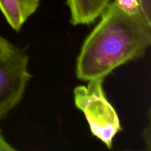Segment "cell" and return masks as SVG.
Returning <instances> with one entry per match:
<instances>
[{
	"instance_id": "obj_7",
	"label": "cell",
	"mask_w": 151,
	"mask_h": 151,
	"mask_svg": "<svg viewBox=\"0 0 151 151\" xmlns=\"http://www.w3.org/2000/svg\"><path fill=\"white\" fill-rule=\"evenodd\" d=\"M140 7L146 19L151 22V0H140Z\"/></svg>"
},
{
	"instance_id": "obj_3",
	"label": "cell",
	"mask_w": 151,
	"mask_h": 151,
	"mask_svg": "<svg viewBox=\"0 0 151 151\" xmlns=\"http://www.w3.org/2000/svg\"><path fill=\"white\" fill-rule=\"evenodd\" d=\"M29 58L24 50L13 44L0 57V120L22 100L31 75Z\"/></svg>"
},
{
	"instance_id": "obj_1",
	"label": "cell",
	"mask_w": 151,
	"mask_h": 151,
	"mask_svg": "<svg viewBox=\"0 0 151 151\" xmlns=\"http://www.w3.org/2000/svg\"><path fill=\"white\" fill-rule=\"evenodd\" d=\"M100 17L77 58L75 74L83 81L104 79L119 66L142 57L151 44V22L142 11L127 14L114 0Z\"/></svg>"
},
{
	"instance_id": "obj_6",
	"label": "cell",
	"mask_w": 151,
	"mask_h": 151,
	"mask_svg": "<svg viewBox=\"0 0 151 151\" xmlns=\"http://www.w3.org/2000/svg\"><path fill=\"white\" fill-rule=\"evenodd\" d=\"M119 8L129 15H134L142 11L140 0H114Z\"/></svg>"
},
{
	"instance_id": "obj_4",
	"label": "cell",
	"mask_w": 151,
	"mask_h": 151,
	"mask_svg": "<svg viewBox=\"0 0 151 151\" xmlns=\"http://www.w3.org/2000/svg\"><path fill=\"white\" fill-rule=\"evenodd\" d=\"M111 0H66L73 25L90 24L100 17Z\"/></svg>"
},
{
	"instance_id": "obj_8",
	"label": "cell",
	"mask_w": 151,
	"mask_h": 151,
	"mask_svg": "<svg viewBox=\"0 0 151 151\" xmlns=\"http://www.w3.org/2000/svg\"><path fill=\"white\" fill-rule=\"evenodd\" d=\"M13 45L10 41H7L5 38L0 35V57L4 54L10 47Z\"/></svg>"
},
{
	"instance_id": "obj_9",
	"label": "cell",
	"mask_w": 151,
	"mask_h": 151,
	"mask_svg": "<svg viewBox=\"0 0 151 151\" xmlns=\"http://www.w3.org/2000/svg\"><path fill=\"white\" fill-rule=\"evenodd\" d=\"M15 148H13L10 144H9L6 141L5 138L3 136L1 130L0 129V151H13Z\"/></svg>"
},
{
	"instance_id": "obj_2",
	"label": "cell",
	"mask_w": 151,
	"mask_h": 151,
	"mask_svg": "<svg viewBox=\"0 0 151 151\" xmlns=\"http://www.w3.org/2000/svg\"><path fill=\"white\" fill-rule=\"evenodd\" d=\"M74 102L83 113L91 134L111 149L114 139L122 131V126L116 110L105 94L103 79L91 80L87 86L75 87Z\"/></svg>"
},
{
	"instance_id": "obj_5",
	"label": "cell",
	"mask_w": 151,
	"mask_h": 151,
	"mask_svg": "<svg viewBox=\"0 0 151 151\" xmlns=\"http://www.w3.org/2000/svg\"><path fill=\"white\" fill-rule=\"evenodd\" d=\"M39 4V0H0V10L12 29L19 31Z\"/></svg>"
}]
</instances>
